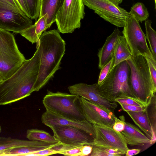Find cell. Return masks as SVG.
Segmentation results:
<instances>
[{"label":"cell","instance_id":"19","mask_svg":"<svg viewBox=\"0 0 156 156\" xmlns=\"http://www.w3.org/2000/svg\"><path fill=\"white\" fill-rule=\"evenodd\" d=\"M64 0H40L38 18L45 14L48 16L47 23L49 28L55 22L57 14Z\"/></svg>","mask_w":156,"mask_h":156},{"label":"cell","instance_id":"9","mask_svg":"<svg viewBox=\"0 0 156 156\" xmlns=\"http://www.w3.org/2000/svg\"><path fill=\"white\" fill-rule=\"evenodd\" d=\"M84 5L105 20L118 27H123L131 15L108 0H83Z\"/></svg>","mask_w":156,"mask_h":156},{"label":"cell","instance_id":"16","mask_svg":"<svg viewBox=\"0 0 156 156\" xmlns=\"http://www.w3.org/2000/svg\"><path fill=\"white\" fill-rule=\"evenodd\" d=\"M120 34L119 30L115 28L112 33L107 38L103 45L99 50L98 56L99 58L98 68L99 69H101L113 57Z\"/></svg>","mask_w":156,"mask_h":156},{"label":"cell","instance_id":"40","mask_svg":"<svg viewBox=\"0 0 156 156\" xmlns=\"http://www.w3.org/2000/svg\"><path fill=\"white\" fill-rule=\"evenodd\" d=\"M15 0L19 4L24 13L28 17L30 18L29 13L24 0Z\"/></svg>","mask_w":156,"mask_h":156},{"label":"cell","instance_id":"4","mask_svg":"<svg viewBox=\"0 0 156 156\" xmlns=\"http://www.w3.org/2000/svg\"><path fill=\"white\" fill-rule=\"evenodd\" d=\"M129 66L126 61L112 69L103 82L97 84L98 90L102 96L111 102L124 96L135 97L129 83Z\"/></svg>","mask_w":156,"mask_h":156},{"label":"cell","instance_id":"11","mask_svg":"<svg viewBox=\"0 0 156 156\" xmlns=\"http://www.w3.org/2000/svg\"><path fill=\"white\" fill-rule=\"evenodd\" d=\"M50 128L53 136L63 144L79 147L92 145L94 138L86 131L77 128L68 126L55 125Z\"/></svg>","mask_w":156,"mask_h":156},{"label":"cell","instance_id":"31","mask_svg":"<svg viewBox=\"0 0 156 156\" xmlns=\"http://www.w3.org/2000/svg\"><path fill=\"white\" fill-rule=\"evenodd\" d=\"M20 34L32 44L37 43L39 39L35 34L34 24H32L22 31Z\"/></svg>","mask_w":156,"mask_h":156},{"label":"cell","instance_id":"36","mask_svg":"<svg viewBox=\"0 0 156 156\" xmlns=\"http://www.w3.org/2000/svg\"><path fill=\"white\" fill-rule=\"evenodd\" d=\"M120 105L122 110L126 112L127 111L131 112H141L146 111L147 107H141L132 105H128L119 103Z\"/></svg>","mask_w":156,"mask_h":156},{"label":"cell","instance_id":"7","mask_svg":"<svg viewBox=\"0 0 156 156\" xmlns=\"http://www.w3.org/2000/svg\"><path fill=\"white\" fill-rule=\"evenodd\" d=\"M85 14L83 0H64L55 19L58 31L62 34L72 33L80 27Z\"/></svg>","mask_w":156,"mask_h":156},{"label":"cell","instance_id":"44","mask_svg":"<svg viewBox=\"0 0 156 156\" xmlns=\"http://www.w3.org/2000/svg\"><path fill=\"white\" fill-rule=\"evenodd\" d=\"M2 132V128L1 126H0V133Z\"/></svg>","mask_w":156,"mask_h":156},{"label":"cell","instance_id":"35","mask_svg":"<svg viewBox=\"0 0 156 156\" xmlns=\"http://www.w3.org/2000/svg\"><path fill=\"white\" fill-rule=\"evenodd\" d=\"M59 154L57 151L52 147L46 148L38 151L28 154L27 156H47L51 155Z\"/></svg>","mask_w":156,"mask_h":156},{"label":"cell","instance_id":"5","mask_svg":"<svg viewBox=\"0 0 156 156\" xmlns=\"http://www.w3.org/2000/svg\"><path fill=\"white\" fill-rule=\"evenodd\" d=\"M78 95L48 90L42 103L46 110L73 120H85Z\"/></svg>","mask_w":156,"mask_h":156},{"label":"cell","instance_id":"24","mask_svg":"<svg viewBox=\"0 0 156 156\" xmlns=\"http://www.w3.org/2000/svg\"><path fill=\"white\" fill-rule=\"evenodd\" d=\"M151 23V20H146L145 21V36L149 44V49L154 58L156 59V32L152 27Z\"/></svg>","mask_w":156,"mask_h":156},{"label":"cell","instance_id":"27","mask_svg":"<svg viewBox=\"0 0 156 156\" xmlns=\"http://www.w3.org/2000/svg\"><path fill=\"white\" fill-rule=\"evenodd\" d=\"M147 111L152 133L156 134V95L152 98L150 103L147 107Z\"/></svg>","mask_w":156,"mask_h":156},{"label":"cell","instance_id":"22","mask_svg":"<svg viewBox=\"0 0 156 156\" xmlns=\"http://www.w3.org/2000/svg\"><path fill=\"white\" fill-rule=\"evenodd\" d=\"M26 137L30 140L52 144L60 143L53 136H52L48 133L37 129H28L27 131Z\"/></svg>","mask_w":156,"mask_h":156},{"label":"cell","instance_id":"41","mask_svg":"<svg viewBox=\"0 0 156 156\" xmlns=\"http://www.w3.org/2000/svg\"><path fill=\"white\" fill-rule=\"evenodd\" d=\"M140 149H128L126 152L125 155L126 156H132L138 154L140 151Z\"/></svg>","mask_w":156,"mask_h":156},{"label":"cell","instance_id":"38","mask_svg":"<svg viewBox=\"0 0 156 156\" xmlns=\"http://www.w3.org/2000/svg\"><path fill=\"white\" fill-rule=\"evenodd\" d=\"M82 146L76 147L67 151L61 152L59 154L66 156H81Z\"/></svg>","mask_w":156,"mask_h":156},{"label":"cell","instance_id":"33","mask_svg":"<svg viewBox=\"0 0 156 156\" xmlns=\"http://www.w3.org/2000/svg\"><path fill=\"white\" fill-rule=\"evenodd\" d=\"M144 57L149 68L153 85L156 88V60L148 57Z\"/></svg>","mask_w":156,"mask_h":156},{"label":"cell","instance_id":"13","mask_svg":"<svg viewBox=\"0 0 156 156\" xmlns=\"http://www.w3.org/2000/svg\"><path fill=\"white\" fill-rule=\"evenodd\" d=\"M68 89L70 94L78 95L113 112L117 107L116 102L110 101L102 96L98 90L97 83L91 85L76 83L69 86Z\"/></svg>","mask_w":156,"mask_h":156},{"label":"cell","instance_id":"8","mask_svg":"<svg viewBox=\"0 0 156 156\" xmlns=\"http://www.w3.org/2000/svg\"><path fill=\"white\" fill-rule=\"evenodd\" d=\"M132 56L141 55L155 59L148 46L146 36L134 17L131 16L126 21L122 31Z\"/></svg>","mask_w":156,"mask_h":156},{"label":"cell","instance_id":"12","mask_svg":"<svg viewBox=\"0 0 156 156\" xmlns=\"http://www.w3.org/2000/svg\"><path fill=\"white\" fill-rule=\"evenodd\" d=\"M80 103L85 119L92 124L112 128L116 117L114 112L80 97Z\"/></svg>","mask_w":156,"mask_h":156},{"label":"cell","instance_id":"23","mask_svg":"<svg viewBox=\"0 0 156 156\" xmlns=\"http://www.w3.org/2000/svg\"><path fill=\"white\" fill-rule=\"evenodd\" d=\"M49 147H51L30 146L14 148L0 152V156H27L29 154Z\"/></svg>","mask_w":156,"mask_h":156},{"label":"cell","instance_id":"28","mask_svg":"<svg viewBox=\"0 0 156 156\" xmlns=\"http://www.w3.org/2000/svg\"><path fill=\"white\" fill-rule=\"evenodd\" d=\"M30 14V18L37 20L38 18L40 0H24Z\"/></svg>","mask_w":156,"mask_h":156},{"label":"cell","instance_id":"6","mask_svg":"<svg viewBox=\"0 0 156 156\" xmlns=\"http://www.w3.org/2000/svg\"><path fill=\"white\" fill-rule=\"evenodd\" d=\"M26 60L13 35L0 28V74L3 80L12 75Z\"/></svg>","mask_w":156,"mask_h":156},{"label":"cell","instance_id":"1","mask_svg":"<svg viewBox=\"0 0 156 156\" xmlns=\"http://www.w3.org/2000/svg\"><path fill=\"white\" fill-rule=\"evenodd\" d=\"M38 48L33 57L26 60L12 75L0 84V105L15 102L30 96L38 75L40 66Z\"/></svg>","mask_w":156,"mask_h":156},{"label":"cell","instance_id":"10","mask_svg":"<svg viewBox=\"0 0 156 156\" xmlns=\"http://www.w3.org/2000/svg\"><path fill=\"white\" fill-rule=\"evenodd\" d=\"M92 125L95 134L93 146L116 149L125 153L129 149L126 141L120 132L109 126Z\"/></svg>","mask_w":156,"mask_h":156},{"label":"cell","instance_id":"17","mask_svg":"<svg viewBox=\"0 0 156 156\" xmlns=\"http://www.w3.org/2000/svg\"><path fill=\"white\" fill-rule=\"evenodd\" d=\"M127 144L131 146H143L151 144V140L136 126L125 122V127L121 132Z\"/></svg>","mask_w":156,"mask_h":156},{"label":"cell","instance_id":"14","mask_svg":"<svg viewBox=\"0 0 156 156\" xmlns=\"http://www.w3.org/2000/svg\"><path fill=\"white\" fill-rule=\"evenodd\" d=\"M32 23V20L26 15L11 10L0 3V28L20 34Z\"/></svg>","mask_w":156,"mask_h":156},{"label":"cell","instance_id":"32","mask_svg":"<svg viewBox=\"0 0 156 156\" xmlns=\"http://www.w3.org/2000/svg\"><path fill=\"white\" fill-rule=\"evenodd\" d=\"M114 62V57L105 65L101 69L99 74L98 84H99L101 83L106 77L110 71H111Z\"/></svg>","mask_w":156,"mask_h":156},{"label":"cell","instance_id":"15","mask_svg":"<svg viewBox=\"0 0 156 156\" xmlns=\"http://www.w3.org/2000/svg\"><path fill=\"white\" fill-rule=\"evenodd\" d=\"M41 119L42 122L49 127L55 125L73 126L86 131L94 138L93 125L86 119L83 121L73 120L46 110L42 114Z\"/></svg>","mask_w":156,"mask_h":156},{"label":"cell","instance_id":"37","mask_svg":"<svg viewBox=\"0 0 156 156\" xmlns=\"http://www.w3.org/2000/svg\"><path fill=\"white\" fill-rule=\"evenodd\" d=\"M120 118L121 119L115 117L112 128L116 131L121 132L124 129L126 121L123 116H120Z\"/></svg>","mask_w":156,"mask_h":156},{"label":"cell","instance_id":"45","mask_svg":"<svg viewBox=\"0 0 156 156\" xmlns=\"http://www.w3.org/2000/svg\"><path fill=\"white\" fill-rule=\"evenodd\" d=\"M154 1L155 2V5H156V0H154Z\"/></svg>","mask_w":156,"mask_h":156},{"label":"cell","instance_id":"42","mask_svg":"<svg viewBox=\"0 0 156 156\" xmlns=\"http://www.w3.org/2000/svg\"><path fill=\"white\" fill-rule=\"evenodd\" d=\"M117 5H118L121 3L122 0H108Z\"/></svg>","mask_w":156,"mask_h":156},{"label":"cell","instance_id":"30","mask_svg":"<svg viewBox=\"0 0 156 156\" xmlns=\"http://www.w3.org/2000/svg\"><path fill=\"white\" fill-rule=\"evenodd\" d=\"M47 19L48 16L45 14L38 18V20L34 24L35 34L39 39L43 33L49 28L47 23Z\"/></svg>","mask_w":156,"mask_h":156},{"label":"cell","instance_id":"18","mask_svg":"<svg viewBox=\"0 0 156 156\" xmlns=\"http://www.w3.org/2000/svg\"><path fill=\"white\" fill-rule=\"evenodd\" d=\"M59 144L20 140L11 137H0V152L9 149L25 146H38L52 147Z\"/></svg>","mask_w":156,"mask_h":156},{"label":"cell","instance_id":"39","mask_svg":"<svg viewBox=\"0 0 156 156\" xmlns=\"http://www.w3.org/2000/svg\"><path fill=\"white\" fill-rule=\"evenodd\" d=\"M93 146L90 145H86L82 146L81 156H89L91 154Z\"/></svg>","mask_w":156,"mask_h":156},{"label":"cell","instance_id":"29","mask_svg":"<svg viewBox=\"0 0 156 156\" xmlns=\"http://www.w3.org/2000/svg\"><path fill=\"white\" fill-rule=\"evenodd\" d=\"M114 101L128 105L141 107H147L149 104L136 98L130 96H124L115 99Z\"/></svg>","mask_w":156,"mask_h":156},{"label":"cell","instance_id":"2","mask_svg":"<svg viewBox=\"0 0 156 156\" xmlns=\"http://www.w3.org/2000/svg\"><path fill=\"white\" fill-rule=\"evenodd\" d=\"M36 43L40 62L34 92L38 91L44 86L60 69L61 62L66 50V43L59 32L55 29L44 31Z\"/></svg>","mask_w":156,"mask_h":156},{"label":"cell","instance_id":"20","mask_svg":"<svg viewBox=\"0 0 156 156\" xmlns=\"http://www.w3.org/2000/svg\"><path fill=\"white\" fill-rule=\"evenodd\" d=\"M132 56L131 51L126 39L123 35H120L114 53V62L112 69L120 63L131 58Z\"/></svg>","mask_w":156,"mask_h":156},{"label":"cell","instance_id":"43","mask_svg":"<svg viewBox=\"0 0 156 156\" xmlns=\"http://www.w3.org/2000/svg\"><path fill=\"white\" fill-rule=\"evenodd\" d=\"M3 80L0 74V84L3 81Z\"/></svg>","mask_w":156,"mask_h":156},{"label":"cell","instance_id":"25","mask_svg":"<svg viewBox=\"0 0 156 156\" xmlns=\"http://www.w3.org/2000/svg\"><path fill=\"white\" fill-rule=\"evenodd\" d=\"M129 13L139 22H142L146 20L149 16V13L147 8L143 3L140 2L133 5L131 7Z\"/></svg>","mask_w":156,"mask_h":156},{"label":"cell","instance_id":"3","mask_svg":"<svg viewBox=\"0 0 156 156\" xmlns=\"http://www.w3.org/2000/svg\"><path fill=\"white\" fill-rule=\"evenodd\" d=\"M129 67V81L135 97L150 104L155 94L149 68L144 57L141 55L132 56L126 60Z\"/></svg>","mask_w":156,"mask_h":156},{"label":"cell","instance_id":"34","mask_svg":"<svg viewBox=\"0 0 156 156\" xmlns=\"http://www.w3.org/2000/svg\"><path fill=\"white\" fill-rule=\"evenodd\" d=\"M0 3L11 10L26 15L15 0H0Z\"/></svg>","mask_w":156,"mask_h":156},{"label":"cell","instance_id":"21","mask_svg":"<svg viewBox=\"0 0 156 156\" xmlns=\"http://www.w3.org/2000/svg\"><path fill=\"white\" fill-rule=\"evenodd\" d=\"M126 112L135 124L151 140L152 135V130L147 110L141 112L127 111Z\"/></svg>","mask_w":156,"mask_h":156},{"label":"cell","instance_id":"26","mask_svg":"<svg viewBox=\"0 0 156 156\" xmlns=\"http://www.w3.org/2000/svg\"><path fill=\"white\" fill-rule=\"evenodd\" d=\"M125 153L118 149L93 146L90 156H118L125 155Z\"/></svg>","mask_w":156,"mask_h":156}]
</instances>
